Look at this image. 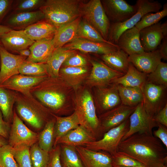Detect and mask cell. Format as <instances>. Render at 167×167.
I'll return each mask as SVG.
<instances>
[{"label": "cell", "mask_w": 167, "mask_h": 167, "mask_svg": "<svg viewBox=\"0 0 167 167\" xmlns=\"http://www.w3.org/2000/svg\"><path fill=\"white\" fill-rule=\"evenodd\" d=\"M117 152L135 159L146 167H161L167 163V150L153 134L136 133L121 141Z\"/></svg>", "instance_id": "6da1fadb"}, {"label": "cell", "mask_w": 167, "mask_h": 167, "mask_svg": "<svg viewBox=\"0 0 167 167\" xmlns=\"http://www.w3.org/2000/svg\"><path fill=\"white\" fill-rule=\"evenodd\" d=\"M44 88L34 94L42 103L54 110H59L68 103H73L75 90L60 77L48 76L45 79Z\"/></svg>", "instance_id": "7a4b0ae2"}, {"label": "cell", "mask_w": 167, "mask_h": 167, "mask_svg": "<svg viewBox=\"0 0 167 167\" xmlns=\"http://www.w3.org/2000/svg\"><path fill=\"white\" fill-rule=\"evenodd\" d=\"M80 4L77 0H47L39 10L57 29L81 16Z\"/></svg>", "instance_id": "3957f363"}, {"label": "cell", "mask_w": 167, "mask_h": 167, "mask_svg": "<svg viewBox=\"0 0 167 167\" xmlns=\"http://www.w3.org/2000/svg\"><path fill=\"white\" fill-rule=\"evenodd\" d=\"M75 90L73 99L75 112L83 126L96 135L101 134L92 95L86 86Z\"/></svg>", "instance_id": "277c9868"}, {"label": "cell", "mask_w": 167, "mask_h": 167, "mask_svg": "<svg viewBox=\"0 0 167 167\" xmlns=\"http://www.w3.org/2000/svg\"><path fill=\"white\" fill-rule=\"evenodd\" d=\"M137 6V12L126 21L110 25L108 41L117 45L118 39L125 31L135 27L145 14L156 13L162 8L161 3L157 1L138 0L135 4Z\"/></svg>", "instance_id": "5b68a950"}, {"label": "cell", "mask_w": 167, "mask_h": 167, "mask_svg": "<svg viewBox=\"0 0 167 167\" xmlns=\"http://www.w3.org/2000/svg\"><path fill=\"white\" fill-rule=\"evenodd\" d=\"M80 11L85 20L108 41L111 24L101 1L91 0L86 3H81Z\"/></svg>", "instance_id": "8992f818"}, {"label": "cell", "mask_w": 167, "mask_h": 167, "mask_svg": "<svg viewBox=\"0 0 167 167\" xmlns=\"http://www.w3.org/2000/svg\"><path fill=\"white\" fill-rule=\"evenodd\" d=\"M129 126V118L119 126L105 132L101 139L85 145V148L93 151L105 152L113 156L117 153L118 145L128 131Z\"/></svg>", "instance_id": "52a82bcc"}, {"label": "cell", "mask_w": 167, "mask_h": 167, "mask_svg": "<svg viewBox=\"0 0 167 167\" xmlns=\"http://www.w3.org/2000/svg\"><path fill=\"white\" fill-rule=\"evenodd\" d=\"M141 89L144 108L147 113L154 118L167 104V87L146 82Z\"/></svg>", "instance_id": "ba28073f"}, {"label": "cell", "mask_w": 167, "mask_h": 167, "mask_svg": "<svg viewBox=\"0 0 167 167\" xmlns=\"http://www.w3.org/2000/svg\"><path fill=\"white\" fill-rule=\"evenodd\" d=\"M93 88V100L99 115L122 104L117 85L112 83Z\"/></svg>", "instance_id": "9c48e42d"}, {"label": "cell", "mask_w": 167, "mask_h": 167, "mask_svg": "<svg viewBox=\"0 0 167 167\" xmlns=\"http://www.w3.org/2000/svg\"><path fill=\"white\" fill-rule=\"evenodd\" d=\"M92 68L84 83L86 87L94 88L108 85L125 74L111 68L102 61H90Z\"/></svg>", "instance_id": "30bf717a"}, {"label": "cell", "mask_w": 167, "mask_h": 167, "mask_svg": "<svg viewBox=\"0 0 167 167\" xmlns=\"http://www.w3.org/2000/svg\"><path fill=\"white\" fill-rule=\"evenodd\" d=\"M128 131L122 141L136 133L152 134L153 128L157 127L158 123L146 112L142 102L139 104L129 118Z\"/></svg>", "instance_id": "8fae6325"}, {"label": "cell", "mask_w": 167, "mask_h": 167, "mask_svg": "<svg viewBox=\"0 0 167 167\" xmlns=\"http://www.w3.org/2000/svg\"><path fill=\"white\" fill-rule=\"evenodd\" d=\"M38 136L24 124L14 112L9 144L13 148L23 146L31 147L38 140Z\"/></svg>", "instance_id": "7c38bea8"}, {"label": "cell", "mask_w": 167, "mask_h": 167, "mask_svg": "<svg viewBox=\"0 0 167 167\" xmlns=\"http://www.w3.org/2000/svg\"><path fill=\"white\" fill-rule=\"evenodd\" d=\"M109 20L113 23H119L127 20L137 11V6L131 5L124 0L101 1Z\"/></svg>", "instance_id": "4fadbf2b"}, {"label": "cell", "mask_w": 167, "mask_h": 167, "mask_svg": "<svg viewBox=\"0 0 167 167\" xmlns=\"http://www.w3.org/2000/svg\"><path fill=\"white\" fill-rule=\"evenodd\" d=\"M136 107H131L121 104L100 115L98 118L102 133L104 135L110 129L119 126L129 118Z\"/></svg>", "instance_id": "5bb4252c"}, {"label": "cell", "mask_w": 167, "mask_h": 167, "mask_svg": "<svg viewBox=\"0 0 167 167\" xmlns=\"http://www.w3.org/2000/svg\"><path fill=\"white\" fill-rule=\"evenodd\" d=\"M27 58L10 53L0 45V84L12 76L19 74V68Z\"/></svg>", "instance_id": "9a60e30c"}, {"label": "cell", "mask_w": 167, "mask_h": 167, "mask_svg": "<svg viewBox=\"0 0 167 167\" xmlns=\"http://www.w3.org/2000/svg\"><path fill=\"white\" fill-rule=\"evenodd\" d=\"M63 46L71 50L101 55L108 54L120 49L116 44L95 42L81 38H77Z\"/></svg>", "instance_id": "2e32d148"}, {"label": "cell", "mask_w": 167, "mask_h": 167, "mask_svg": "<svg viewBox=\"0 0 167 167\" xmlns=\"http://www.w3.org/2000/svg\"><path fill=\"white\" fill-rule=\"evenodd\" d=\"M75 148L84 167H115L112 156L107 152L92 150L82 146Z\"/></svg>", "instance_id": "e0dca14e"}, {"label": "cell", "mask_w": 167, "mask_h": 167, "mask_svg": "<svg viewBox=\"0 0 167 167\" xmlns=\"http://www.w3.org/2000/svg\"><path fill=\"white\" fill-rule=\"evenodd\" d=\"M44 19V15L40 10L30 12H13L5 19L3 25L12 30H22Z\"/></svg>", "instance_id": "ac0fdd59"}, {"label": "cell", "mask_w": 167, "mask_h": 167, "mask_svg": "<svg viewBox=\"0 0 167 167\" xmlns=\"http://www.w3.org/2000/svg\"><path fill=\"white\" fill-rule=\"evenodd\" d=\"M129 60L139 71L148 74L153 71L161 62L159 49L149 52L129 56Z\"/></svg>", "instance_id": "d6986e66"}, {"label": "cell", "mask_w": 167, "mask_h": 167, "mask_svg": "<svg viewBox=\"0 0 167 167\" xmlns=\"http://www.w3.org/2000/svg\"><path fill=\"white\" fill-rule=\"evenodd\" d=\"M2 45L8 52L18 53L29 48L35 42L25 34L24 30H12L0 37Z\"/></svg>", "instance_id": "ffe728a7"}, {"label": "cell", "mask_w": 167, "mask_h": 167, "mask_svg": "<svg viewBox=\"0 0 167 167\" xmlns=\"http://www.w3.org/2000/svg\"><path fill=\"white\" fill-rule=\"evenodd\" d=\"M96 140V136L92 132L80 125L61 137L57 141L56 146L60 143L74 147L82 146Z\"/></svg>", "instance_id": "44dd1931"}, {"label": "cell", "mask_w": 167, "mask_h": 167, "mask_svg": "<svg viewBox=\"0 0 167 167\" xmlns=\"http://www.w3.org/2000/svg\"><path fill=\"white\" fill-rule=\"evenodd\" d=\"M161 24L160 22L139 31L140 42L144 51L151 52L158 49L164 38Z\"/></svg>", "instance_id": "7402d4cb"}, {"label": "cell", "mask_w": 167, "mask_h": 167, "mask_svg": "<svg viewBox=\"0 0 167 167\" xmlns=\"http://www.w3.org/2000/svg\"><path fill=\"white\" fill-rule=\"evenodd\" d=\"M116 44L129 56L145 52L140 43L139 31L135 26L123 32Z\"/></svg>", "instance_id": "603a6c76"}, {"label": "cell", "mask_w": 167, "mask_h": 167, "mask_svg": "<svg viewBox=\"0 0 167 167\" xmlns=\"http://www.w3.org/2000/svg\"><path fill=\"white\" fill-rule=\"evenodd\" d=\"M48 76L33 77L19 74L9 78L0 84V87L8 90L25 92L43 82Z\"/></svg>", "instance_id": "cb8c5ba5"}, {"label": "cell", "mask_w": 167, "mask_h": 167, "mask_svg": "<svg viewBox=\"0 0 167 167\" xmlns=\"http://www.w3.org/2000/svg\"><path fill=\"white\" fill-rule=\"evenodd\" d=\"M90 72L87 66H62L59 71V77L75 90L84 83Z\"/></svg>", "instance_id": "d4e9b609"}, {"label": "cell", "mask_w": 167, "mask_h": 167, "mask_svg": "<svg viewBox=\"0 0 167 167\" xmlns=\"http://www.w3.org/2000/svg\"><path fill=\"white\" fill-rule=\"evenodd\" d=\"M80 16L57 29L52 39L55 48L63 46L77 38V29L81 21Z\"/></svg>", "instance_id": "484cf974"}, {"label": "cell", "mask_w": 167, "mask_h": 167, "mask_svg": "<svg viewBox=\"0 0 167 167\" xmlns=\"http://www.w3.org/2000/svg\"><path fill=\"white\" fill-rule=\"evenodd\" d=\"M29 48L31 54L26 60L42 63H46L55 49L52 39L35 41Z\"/></svg>", "instance_id": "4316f807"}, {"label": "cell", "mask_w": 167, "mask_h": 167, "mask_svg": "<svg viewBox=\"0 0 167 167\" xmlns=\"http://www.w3.org/2000/svg\"><path fill=\"white\" fill-rule=\"evenodd\" d=\"M56 29L53 25L44 19L28 26L24 30L30 39L36 41L53 39Z\"/></svg>", "instance_id": "83f0119b"}, {"label": "cell", "mask_w": 167, "mask_h": 167, "mask_svg": "<svg viewBox=\"0 0 167 167\" xmlns=\"http://www.w3.org/2000/svg\"><path fill=\"white\" fill-rule=\"evenodd\" d=\"M76 53V50H71L64 46L55 48L45 63L49 76L54 78L59 77V71L63 63Z\"/></svg>", "instance_id": "f1b7e54d"}, {"label": "cell", "mask_w": 167, "mask_h": 167, "mask_svg": "<svg viewBox=\"0 0 167 167\" xmlns=\"http://www.w3.org/2000/svg\"><path fill=\"white\" fill-rule=\"evenodd\" d=\"M147 74L138 71L130 62L128 69L126 74L115 79L111 83L125 87L141 88L147 82Z\"/></svg>", "instance_id": "f546056e"}, {"label": "cell", "mask_w": 167, "mask_h": 167, "mask_svg": "<svg viewBox=\"0 0 167 167\" xmlns=\"http://www.w3.org/2000/svg\"><path fill=\"white\" fill-rule=\"evenodd\" d=\"M129 55L122 50L101 55L102 62L112 69L125 74L128 69Z\"/></svg>", "instance_id": "4dcf8cb0"}, {"label": "cell", "mask_w": 167, "mask_h": 167, "mask_svg": "<svg viewBox=\"0 0 167 167\" xmlns=\"http://www.w3.org/2000/svg\"><path fill=\"white\" fill-rule=\"evenodd\" d=\"M53 115L56 120L54 127L55 141L54 143V146L55 147L57 141L61 137L81 125L75 111L71 115L66 117H61Z\"/></svg>", "instance_id": "1f68e13d"}, {"label": "cell", "mask_w": 167, "mask_h": 167, "mask_svg": "<svg viewBox=\"0 0 167 167\" xmlns=\"http://www.w3.org/2000/svg\"><path fill=\"white\" fill-rule=\"evenodd\" d=\"M117 85L122 104L136 107L143 102V95L141 88Z\"/></svg>", "instance_id": "d6a6232c"}, {"label": "cell", "mask_w": 167, "mask_h": 167, "mask_svg": "<svg viewBox=\"0 0 167 167\" xmlns=\"http://www.w3.org/2000/svg\"><path fill=\"white\" fill-rule=\"evenodd\" d=\"M16 108L21 117L33 127L37 129L42 127L43 124L42 118L32 107L25 104L19 103Z\"/></svg>", "instance_id": "836d02e7"}, {"label": "cell", "mask_w": 167, "mask_h": 167, "mask_svg": "<svg viewBox=\"0 0 167 167\" xmlns=\"http://www.w3.org/2000/svg\"><path fill=\"white\" fill-rule=\"evenodd\" d=\"M77 38L102 43L115 44L103 38L98 32L85 19L81 21L77 29Z\"/></svg>", "instance_id": "e575fe53"}, {"label": "cell", "mask_w": 167, "mask_h": 167, "mask_svg": "<svg viewBox=\"0 0 167 167\" xmlns=\"http://www.w3.org/2000/svg\"><path fill=\"white\" fill-rule=\"evenodd\" d=\"M55 121L52 120L45 125L38 136V145L44 151L49 152L52 151L54 136Z\"/></svg>", "instance_id": "d590c367"}, {"label": "cell", "mask_w": 167, "mask_h": 167, "mask_svg": "<svg viewBox=\"0 0 167 167\" xmlns=\"http://www.w3.org/2000/svg\"><path fill=\"white\" fill-rule=\"evenodd\" d=\"M62 153V167H84L75 147L63 145Z\"/></svg>", "instance_id": "8d00e7d4"}, {"label": "cell", "mask_w": 167, "mask_h": 167, "mask_svg": "<svg viewBox=\"0 0 167 167\" xmlns=\"http://www.w3.org/2000/svg\"><path fill=\"white\" fill-rule=\"evenodd\" d=\"M13 95L8 89L0 87V110L5 121H9L12 115Z\"/></svg>", "instance_id": "74e56055"}, {"label": "cell", "mask_w": 167, "mask_h": 167, "mask_svg": "<svg viewBox=\"0 0 167 167\" xmlns=\"http://www.w3.org/2000/svg\"><path fill=\"white\" fill-rule=\"evenodd\" d=\"M19 74L33 77L48 75L45 63H35L26 60L19 69Z\"/></svg>", "instance_id": "f35d334b"}, {"label": "cell", "mask_w": 167, "mask_h": 167, "mask_svg": "<svg viewBox=\"0 0 167 167\" xmlns=\"http://www.w3.org/2000/svg\"><path fill=\"white\" fill-rule=\"evenodd\" d=\"M147 82L167 87V63L161 61L153 71L147 74Z\"/></svg>", "instance_id": "ab89813d"}, {"label": "cell", "mask_w": 167, "mask_h": 167, "mask_svg": "<svg viewBox=\"0 0 167 167\" xmlns=\"http://www.w3.org/2000/svg\"><path fill=\"white\" fill-rule=\"evenodd\" d=\"M29 152L32 167H46L47 166L49 159V152L42 150L35 143L31 146Z\"/></svg>", "instance_id": "60d3db41"}, {"label": "cell", "mask_w": 167, "mask_h": 167, "mask_svg": "<svg viewBox=\"0 0 167 167\" xmlns=\"http://www.w3.org/2000/svg\"><path fill=\"white\" fill-rule=\"evenodd\" d=\"M167 15V4H164L163 9L155 13H148L145 14L135 27L139 31L157 23Z\"/></svg>", "instance_id": "b9f144b4"}, {"label": "cell", "mask_w": 167, "mask_h": 167, "mask_svg": "<svg viewBox=\"0 0 167 167\" xmlns=\"http://www.w3.org/2000/svg\"><path fill=\"white\" fill-rule=\"evenodd\" d=\"M45 0H20L14 1L11 9L14 12H30L37 10L43 5Z\"/></svg>", "instance_id": "7bdbcfd3"}, {"label": "cell", "mask_w": 167, "mask_h": 167, "mask_svg": "<svg viewBox=\"0 0 167 167\" xmlns=\"http://www.w3.org/2000/svg\"><path fill=\"white\" fill-rule=\"evenodd\" d=\"M23 146L13 148V153L18 167H32L30 156V149Z\"/></svg>", "instance_id": "ee69618b"}, {"label": "cell", "mask_w": 167, "mask_h": 167, "mask_svg": "<svg viewBox=\"0 0 167 167\" xmlns=\"http://www.w3.org/2000/svg\"><path fill=\"white\" fill-rule=\"evenodd\" d=\"M0 165L2 167H18L14 157L13 148L9 144L0 147Z\"/></svg>", "instance_id": "f6af8a7d"}, {"label": "cell", "mask_w": 167, "mask_h": 167, "mask_svg": "<svg viewBox=\"0 0 167 167\" xmlns=\"http://www.w3.org/2000/svg\"><path fill=\"white\" fill-rule=\"evenodd\" d=\"M112 156L115 167H146L143 164L135 159L118 152Z\"/></svg>", "instance_id": "bcb514c9"}, {"label": "cell", "mask_w": 167, "mask_h": 167, "mask_svg": "<svg viewBox=\"0 0 167 167\" xmlns=\"http://www.w3.org/2000/svg\"><path fill=\"white\" fill-rule=\"evenodd\" d=\"M87 64L86 58L76 53L68 58L64 62L61 67H82L87 66Z\"/></svg>", "instance_id": "7dc6e473"}, {"label": "cell", "mask_w": 167, "mask_h": 167, "mask_svg": "<svg viewBox=\"0 0 167 167\" xmlns=\"http://www.w3.org/2000/svg\"><path fill=\"white\" fill-rule=\"evenodd\" d=\"M52 150L49 154V159L48 164V167H62L60 160L61 151L58 145Z\"/></svg>", "instance_id": "c3c4849f"}, {"label": "cell", "mask_w": 167, "mask_h": 167, "mask_svg": "<svg viewBox=\"0 0 167 167\" xmlns=\"http://www.w3.org/2000/svg\"><path fill=\"white\" fill-rule=\"evenodd\" d=\"M157 129L152 132L153 135L159 139L167 148V127L158 123Z\"/></svg>", "instance_id": "681fc988"}, {"label": "cell", "mask_w": 167, "mask_h": 167, "mask_svg": "<svg viewBox=\"0 0 167 167\" xmlns=\"http://www.w3.org/2000/svg\"><path fill=\"white\" fill-rule=\"evenodd\" d=\"M14 0H0V23L11 9Z\"/></svg>", "instance_id": "f907efd6"}, {"label": "cell", "mask_w": 167, "mask_h": 167, "mask_svg": "<svg viewBox=\"0 0 167 167\" xmlns=\"http://www.w3.org/2000/svg\"><path fill=\"white\" fill-rule=\"evenodd\" d=\"M153 118L157 123L167 127V104L159 111Z\"/></svg>", "instance_id": "816d5d0a"}, {"label": "cell", "mask_w": 167, "mask_h": 167, "mask_svg": "<svg viewBox=\"0 0 167 167\" xmlns=\"http://www.w3.org/2000/svg\"><path fill=\"white\" fill-rule=\"evenodd\" d=\"M3 116L0 110V135L4 138L8 136V124L7 122L4 121Z\"/></svg>", "instance_id": "f5cc1de1"}, {"label": "cell", "mask_w": 167, "mask_h": 167, "mask_svg": "<svg viewBox=\"0 0 167 167\" xmlns=\"http://www.w3.org/2000/svg\"><path fill=\"white\" fill-rule=\"evenodd\" d=\"M162 59L167 60V38H164L159 45V48Z\"/></svg>", "instance_id": "db71d44e"}, {"label": "cell", "mask_w": 167, "mask_h": 167, "mask_svg": "<svg viewBox=\"0 0 167 167\" xmlns=\"http://www.w3.org/2000/svg\"><path fill=\"white\" fill-rule=\"evenodd\" d=\"M12 30L6 26L0 24V37Z\"/></svg>", "instance_id": "11a10c76"}, {"label": "cell", "mask_w": 167, "mask_h": 167, "mask_svg": "<svg viewBox=\"0 0 167 167\" xmlns=\"http://www.w3.org/2000/svg\"><path fill=\"white\" fill-rule=\"evenodd\" d=\"M18 53L19 54V55L27 58L30 56L31 51L29 48H28L21 50L19 51Z\"/></svg>", "instance_id": "9f6ffc18"}, {"label": "cell", "mask_w": 167, "mask_h": 167, "mask_svg": "<svg viewBox=\"0 0 167 167\" xmlns=\"http://www.w3.org/2000/svg\"><path fill=\"white\" fill-rule=\"evenodd\" d=\"M161 28L164 38H167V21L161 23Z\"/></svg>", "instance_id": "6f0895ef"}, {"label": "cell", "mask_w": 167, "mask_h": 167, "mask_svg": "<svg viewBox=\"0 0 167 167\" xmlns=\"http://www.w3.org/2000/svg\"><path fill=\"white\" fill-rule=\"evenodd\" d=\"M6 144V142L4 138L0 135V147Z\"/></svg>", "instance_id": "680465c9"}, {"label": "cell", "mask_w": 167, "mask_h": 167, "mask_svg": "<svg viewBox=\"0 0 167 167\" xmlns=\"http://www.w3.org/2000/svg\"><path fill=\"white\" fill-rule=\"evenodd\" d=\"M161 167H167V166L166 165H165L161 166Z\"/></svg>", "instance_id": "91938a15"}, {"label": "cell", "mask_w": 167, "mask_h": 167, "mask_svg": "<svg viewBox=\"0 0 167 167\" xmlns=\"http://www.w3.org/2000/svg\"><path fill=\"white\" fill-rule=\"evenodd\" d=\"M1 42L0 39V45H1Z\"/></svg>", "instance_id": "94428289"}, {"label": "cell", "mask_w": 167, "mask_h": 167, "mask_svg": "<svg viewBox=\"0 0 167 167\" xmlns=\"http://www.w3.org/2000/svg\"><path fill=\"white\" fill-rule=\"evenodd\" d=\"M121 167V166H117V167Z\"/></svg>", "instance_id": "6125c7cd"}, {"label": "cell", "mask_w": 167, "mask_h": 167, "mask_svg": "<svg viewBox=\"0 0 167 167\" xmlns=\"http://www.w3.org/2000/svg\"></svg>", "instance_id": "be15d7a7"}, {"label": "cell", "mask_w": 167, "mask_h": 167, "mask_svg": "<svg viewBox=\"0 0 167 167\" xmlns=\"http://www.w3.org/2000/svg\"><path fill=\"white\" fill-rule=\"evenodd\" d=\"M46 167H48V165H47V166Z\"/></svg>", "instance_id": "e7e4bbea"}, {"label": "cell", "mask_w": 167, "mask_h": 167, "mask_svg": "<svg viewBox=\"0 0 167 167\" xmlns=\"http://www.w3.org/2000/svg\"><path fill=\"white\" fill-rule=\"evenodd\" d=\"M0 167H2L0 166Z\"/></svg>", "instance_id": "03108f58"}]
</instances>
